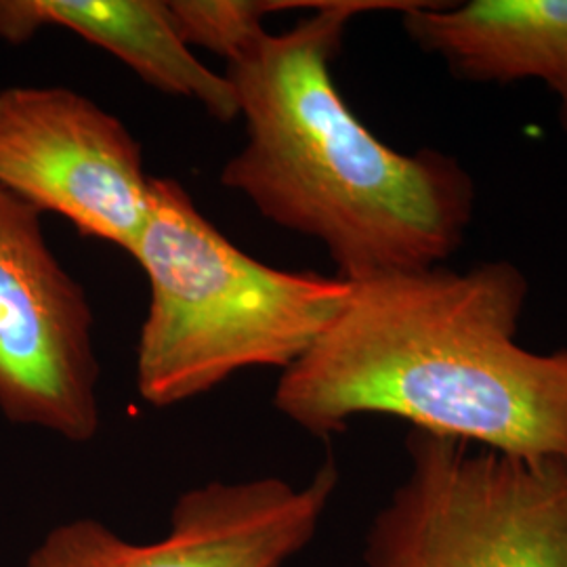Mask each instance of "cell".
<instances>
[{"instance_id":"obj_1","label":"cell","mask_w":567,"mask_h":567,"mask_svg":"<svg viewBox=\"0 0 567 567\" xmlns=\"http://www.w3.org/2000/svg\"><path fill=\"white\" fill-rule=\"evenodd\" d=\"M529 284L508 261L351 282L337 318L286 368L274 405L309 435L358 416L532 461H567V349L517 341Z\"/></svg>"},{"instance_id":"obj_2","label":"cell","mask_w":567,"mask_h":567,"mask_svg":"<svg viewBox=\"0 0 567 567\" xmlns=\"http://www.w3.org/2000/svg\"><path fill=\"white\" fill-rule=\"evenodd\" d=\"M416 2L324 0L227 63L246 145L221 171L267 221L322 244L347 282L437 267L463 243L475 183L437 150L402 154L344 102L332 61L349 21Z\"/></svg>"},{"instance_id":"obj_3","label":"cell","mask_w":567,"mask_h":567,"mask_svg":"<svg viewBox=\"0 0 567 567\" xmlns=\"http://www.w3.org/2000/svg\"><path fill=\"white\" fill-rule=\"evenodd\" d=\"M131 257L150 282L135 381L171 408L248 368H290L341 311L351 282L284 271L246 255L182 183L152 177L150 213Z\"/></svg>"},{"instance_id":"obj_4","label":"cell","mask_w":567,"mask_h":567,"mask_svg":"<svg viewBox=\"0 0 567 567\" xmlns=\"http://www.w3.org/2000/svg\"><path fill=\"white\" fill-rule=\"evenodd\" d=\"M408 471L368 527L364 567H567V461L410 429Z\"/></svg>"},{"instance_id":"obj_5","label":"cell","mask_w":567,"mask_h":567,"mask_svg":"<svg viewBox=\"0 0 567 567\" xmlns=\"http://www.w3.org/2000/svg\"><path fill=\"white\" fill-rule=\"evenodd\" d=\"M93 309L41 213L0 187V412L72 444L102 429Z\"/></svg>"},{"instance_id":"obj_6","label":"cell","mask_w":567,"mask_h":567,"mask_svg":"<svg viewBox=\"0 0 567 567\" xmlns=\"http://www.w3.org/2000/svg\"><path fill=\"white\" fill-rule=\"evenodd\" d=\"M0 187L133 252L152 177L128 126L63 86L0 89Z\"/></svg>"},{"instance_id":"obj_7","label":"cell","mask_w":567,"mask_h":567,"mask_svg":"<svg viewBox=\"0 0 567 567\" xmlns=\"http://www.w3.org/2000/svg\"><path fill=\"white\" fill-rule=\"evenodd\" d=\"M337 486L332 458L305 486L280 477L208 482L175 501L156 543L81 517L53 527L23 567H286L318 534Z\"/></svg>"},{"instance_id":"obj_8","label":"cell","mask_w":567,"mask_h":567,"mask_svg":"<svg viewBox=\"0 0 567 567\" xmlns=\"http://www.w3.org/2000/svg\"><path fill=\"white\" fill-rule=\"evenodd\" d=\"M402 23L463 81L543 82L557 95L567 133V0L416 2Z\"/></svg>"},{"instance_id":"obj_9","label":"cell","mask_w":567,"mask_h":567,"mask_svg":"<svg viewBox=\"0 0 567 567\" xmlns=\"http://www.w3.org/2000/svg\"><path fill=\"white\" fill-rule=\"evenodd\" d=\"M42 28L79 34L156 91L200 103L217 121L240 116L231 82L196 60L164 0H0V41L28 42Z\"/></svg>"},{"instance_id":"obj_10","label":"cell","mask_w":567,"mask_h":567,"mask_svg":"<svg viewBox=\"0 0 567 567\" xmlns=\"http://www.w3.org/2000/svg\"><path fill=\"white\" fill-rule=\"evenodd\" d=\"M316 9L318 2L292 0H168L166 9L185 44L203 47L229 61L264 37L267 16L288 9Z\"/></svg>"}]
</instances>
